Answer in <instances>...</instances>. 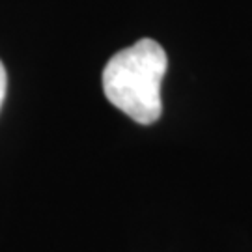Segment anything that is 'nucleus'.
Here are the masks:
<instances>
[{
  "instance_id": "f257e3e1",
  "label": "nucleus",
  "mask_w": 252,
  "mask_h": 252,
  "mask_svg": "<svg viewBox=\"0 0 252 252\" xmlns=\"http://www.w3.org/2000/svg\"><path fill=\"white\" fill-rule=\"evenodd\" d=\"M168 67L166 53L155 39L144 37L118 51L103 69L107 99L140 126L155 124L162 112L161 84Z\"/></svg>"
},
{
  "instance_id": "f03ea898",
  "label": "nucleus",
  "mask_w": 252,
  "mask_h": 252,
  "mask_svg": "<svg viewBox=\"0 0 252 252\" xmlns=\"http://www.w3.org/2000/svg\"><path fill=\"white\" fill-rule=\"evenodd\" d=\"M6 88H8V75H6V67L0 60V107L4 103V97H6Z\"/></svg>"
}]
</instances>
